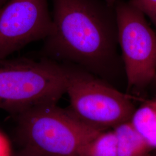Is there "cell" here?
Listing matches in <instances>:
<instances>
[{
  "mask_svg": "<svg viewBox=\"0 0 156 156\" xmlns=\"http://www.w3.org/2000/svg\"><path fill=\"white\" fill-rule=\"evenodd\" d=\"M12 156H42L39 154L34 152L33 151H31L28 149L22 147V149L16 153L13 154Z\"/></svg>",
  "mask_w": 156,
  "mask_h": 156,
  "instance_id": "7c38bea8",
  "label": "cell"
},
{
  "mask_svg": "<svg viewBox=\"0 0 156 156\" xmlns=\"http://www.w3.org/2000/svg\"><path fill=\"white\" fill-rule=\"evenodd\" d=\"M78 156H117V142L113 129L102 131L84 145Z\"/></svg>",
  "mask_w": 156,
  "mask_h": 156,
  "instance_id": "9c48e42d",
  "label": "cell"
},
{
  "mask_svg": "<svg viewBox=\"0 0 156 156\" xmlns=\"http://www.w3.org/2000/svg\"><path fill=\"white\" fill-rule=\"evenodd\" d=\"M16 116L22 147L42 156H78L84 145L105 130L86 124L57 104L34 107Z\"/></svg>",
  "mask_w": 156,
  "mask_h": 156,
  "instance_id": "3957f363",
  "label": "cell"
},
{
  "mask_svg": "<svg viewBox=\"0 0 156 156\" xmlns=\"http://www.w3.org/2000/svg\"><path fill=\"white\" fill-rule=\"evenodd\" d=\"M129 2L147 17L156 27V0H130Z\"/></svg>",
  "mask_w": 156,
  "mask_h": 156,
  "instance_id": "30bf717a",
  "label": "cell"
},
{
  "mask_svg": "<svg viewBox=\"0 0 156 156\" xmlns=\"http://www.w3.org/2000/svg\"><path fill=\"white\" fill-rule=\"evenodd\" d=\"M112 129L116 138L117 156H149L153 151L129 120Z\"/></svg>",
  "mask_w": 156,
  "mask_h": 156,
  "instance_id": "52a82bcc",
  "label": "cell"
},
{
  "mask_svg": "<svg viewBox=\"0 0 156 156\" xmlns=\"http://www.w3.org/2000/svg\"><path fill=\"white\" fill-rule=\"evenodd\" d=\"M129 122L153 149L156 151V95L144 100Z\"/></svg>",
  "mask_w": 156,
  "mask_h": 156,
  "instance_id": "ba28073f",
  "label": "cell"
},
{
  "mask_svg": "<svg viewBox=\"0 0 156 156\" xmlns=\"http://www.w3.org/2000/svg\"><path fill=\"white\" fill-rule=\"evenodd\" d=\"M68 64V108L79 120L101 129L130 120L136 109L130 95L83 68Z\"/></svg>",
  "mask_w": 156,
  "mask_h": 156,
  "instance_id": "277c9868",
  "label": "cell"
},
{
  "mask_svg": "<svg viewBox=\"0 0 156 156\" xmlns=\"http://www.w3.org/2000/svg\"><path fill=\"white\" fill-rule=\"evenodd\" d=\"M53 28L48 0H9L0 7V58L44 40Z\"/></svg>",
  "mask_w": 156,
  "mask_h": 156,
  "instance_id": "8992f818",
  "label": "cell"
},
{
  "mask_svg": "<svg viewBox=\"0 0 156 156\" xmlns=\"http://www.w3.org/2000/svg\"><path fill=\"white\" fill-rule=\"evenodd\" d=\"M114 7L127 89L139 92L151 86L156 74V33L129 2L119 1Z\"/></svg>",
  "mask_w": 156,
  "mask_h": 156,
  "instance_id": "5b68a950",
  "label": "cell"
},
{
  "mask_svg": "<svg viewBox=\"0 0 156 156\" xmlns=\"http://www.w3.org/2000/svg\"><path fill=\"white\" fill-rule=\"evenodd\" d=\"M53 28L39 56L81 67L110 83L124 72L115 7L104 0H51Z\"/></svg>",
  "mask_w": 156,
  "mask_h": 156,
  "instance_id": "6da1fadb",
  "label": "cell"
},
{
  "mask_svg": "<svg viewBox=\"0 0 156 156\" xmlns=\"http://www.w3.org/2000/svg\"><path fill=\"white\" fill-rule=\"evenodd\" d=\"M109 5L114 6L115 4L120 0H104Z\"/></svg>",
  "mask_w": 156,
  "mask_h": 156,
  "instance_id": "4fadbf2b",
  "label": "cell"
},
{
  "mask_svg": "<svg viewBox=\"0 0 156 156\" xmlns=\"http://www.w3.org/2000/svg\"><path fill=\"white\" fill-rule=\"evenodd\" d=\"M68 64L41 57L0 58V109L17 116L57 104L66 94Z\"/></svg>",
  "mask_w": 156,
  "mask_h": 156,
  "instance_id": "7a4b0ae2",
  "label": "cell"
},
{
  "mask_svg": "<svg viewBox=\"0 0 156 156\" xmlns=\"http://www.w3.org/2000/svg\"><path fill=\"white\" fill-rule=\"evenodd\" d=\"M150 86H151L153 89L156 91V73Z\"/></svg>",
  "mask_w": 156,
  "mask_h": 156,
  "instance_id": "5bb4252c",
  "label": "cell"
},
{
  "mask_svg": "<svg viewBox=\"0 0 156 156\" xmlns=\"http://www.w3.org/2000/svg\"><path fill=\"white\" fill-rule=\"evenodd\" d=\"M10 143L5 136L0 132V156H12Z\"/></svg>",
  "mask_w": 156,
  "mask_h": 156,
  "instance_id": "8fae6325",
  "label": "cell"
},
{
  "mask_svg": "<svg viewBox=\"0 0 156 156\" xmlns=\"http://www.w3.org/2000/svg\"><path fill=\"white\" fill-rule=\"evenodd\" d=\"M9 0H0V7L3 5L4 4H5Z\"/></svg>",
  "mask_w": 156,
  "mask_h": 156,
  "instance_id": "9a60e30c",
  "label": "cell"
}]
</instances>
